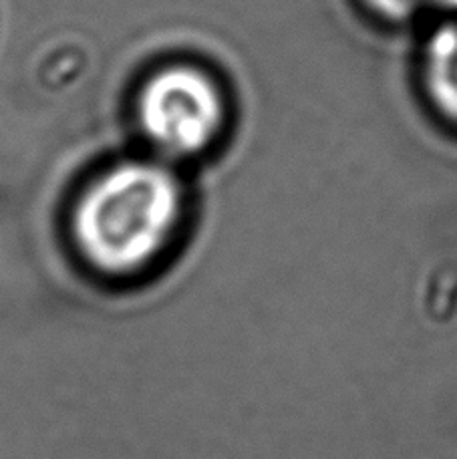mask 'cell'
<instances>
[{
	"instance_id": "1",
	"label": "cell",
	"mask_w": 457,
	"mask_h": 459,
	"mask_svg": "<svg viewBox=\"0 0 457 459\" xmlns=\"http://www.w3.org/2000/svg\"><path fill=\"white\" fill-rule=\"evenodd\" d=\"M182 216V187L160 163L129 161L89 187L75 214L85 256L105 273L142 268L163 250Z\"/></svg>"
},
{
	"instance_id": "2",
	"label": "cell",
	"mask_w": 457,
	"mask_h": 459,
	"mask_svg": "<svg viewBox=\"0 0 457 459\" xmlns=\"http://www.w3.org/2000/svg\"><path fill=\"white\" fill-rule=\"evenodd\" d=\"M137 109L150 142L177 158L208 150L226 121L222 89L206 71L187 65L155 73Z\"/></svg>"
},
{
	"instance_id": "3",
	"label": "cell",
	"mask_w": 457,
	"mask_h": 459,
	"mask_svg": "<svg viewBox=\"0 0 457 459\" xmlns=\"http://www.w3.org/2000/svg\"><path fill=\"white\" fill-rule=\"evenodd\" d=\"M429 101L444 117L457 121V14L431 32L421 63Z\"/></svg>"
},
{
	"instance_id": "4",
	"label": "cell",
	"mask_w": 457,
	"mask_h": 459,
	"mask_svg": "<svg viewBox=\"0 0 457 459\" xmlns=\"http://www.w3.org/2000/svg\"><path fill=\"white\" fill-rule=\"evenodd\" d=\"M365 4L389 21H407L419 13L457 14V0H365Z\"/></svg>"
}]
</instances>
